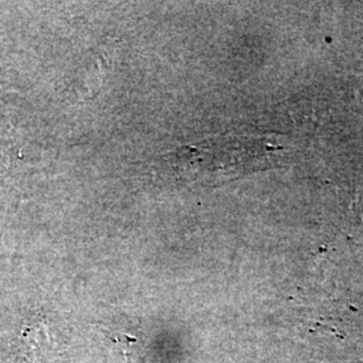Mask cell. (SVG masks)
Instances as JSON below:
<instances>
[{"mask_svg": "<svg viewBox=\"0 0 363 363\" xmlns=\"http://www.w3.org/2000/svg\"><path fill=\"white\" fill-rule=\"evenodd\" d=\"M358 101L363 105V85L358 89Z\"/></svg>", "mask_w": 363, "mask_h": 363, "instance_id": "obj_1", "label": "cell"}]
</instances>
